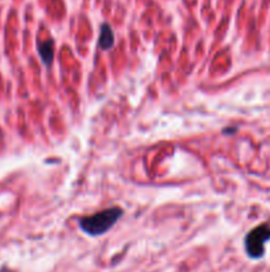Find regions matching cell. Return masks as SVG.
I'll return each instance as SVG.
<instances>
[{"label": "cell", "mask_w": 270, "mask_h": 272, "mask_svg": "<svg viewBox=\"0 0 270 272\" xmlns=\"http://www.w3.org/2000/svg\"><path fill=\"white\" fill-rule=\"evenodd\" d=\"M39 54H40L41 60L44 63V65L51 67L52 62L54 57V43L53 40H47V41H40L38 44Z\"/></svg>", "instance_id": "277c9868"}, {"label": "cell", "mask_w": 270, "mask_h": 272, "mask_svg": "<svg viewBox=\"0 0 270 272\" xmlns=\"http://www.w3.org/2000/svg\"><path fill=\"white\" fill-rule=\"evenodd\" d=\"M123 215L121 207H110L90 217H85L80 221V227L85 234L90 236H99L104 235L119 221Z\"/></svg>", "instance_id": "6da1fadb"}, {"label": "cell", "mask_w": 270, "mask_h": 272, "mask_svg": "<svg viewBox=\"0 0 270 272\" xmlns=\"http://www.w3.org/2000/svg\"><path fill=\"white\" fill-rule=\"evenodd\" d=\"M270 240V225L257 226L245 236V251L252 259H260L265 254V243Z\"/></svg>", "instance_id": "7a4b0ae2"}, {"label": "cell", "mask_w": 270, "mask_h": 272, "mask_svg": "<svg viewBox=\"0 0 270 272\" xmlns=\"http://www.w3.org/2000/svg\"><path fill=\"white\" fill-rule=\"evenodd\" d=\"M98 45H99L102 51H110L113 45H114V32H113L112 27L108 23H104L101 25Z\"/></svg>", "instance_id": "3957f363"}]
</instances>
